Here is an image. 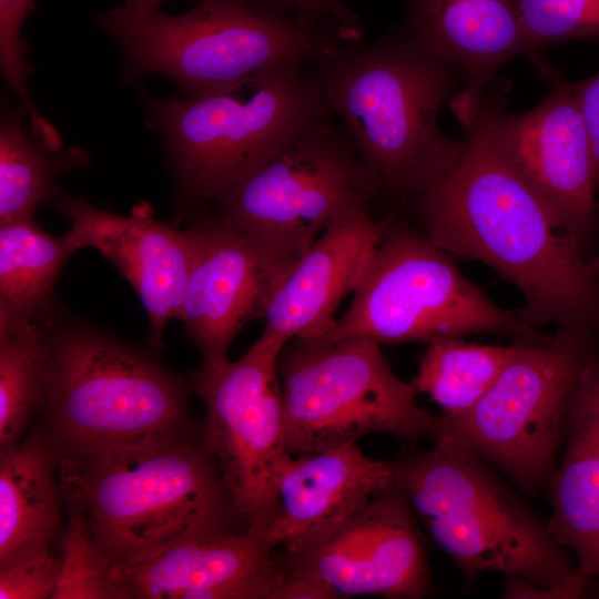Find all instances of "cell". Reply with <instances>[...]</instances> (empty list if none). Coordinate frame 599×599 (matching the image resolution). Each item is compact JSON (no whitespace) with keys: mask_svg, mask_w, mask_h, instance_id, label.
Returning a JSON list of instances; mask_svg holds the SVG:
<instances>
[{"mask_svg":"<svg viewBox=\"0 0 599 599\" xmlns=\"http://www.w3.org/2000/svg\"><path fill=\"white\" fill-rule=\"evenodd\" d=\"M508 84L461 90L449 108L465 148L414 202L425 235L449 255L476 260L515 285L521 317L599 335V278L508 154L499 131Z\"/></svg>","mask_w":599,"mask_h":599,"instance_id":"6da1fadb","label":"cell"},{"mask_svg":"<svg viewBox=\"0 0 599 599\" xmlns=\"http://www.w3.org/2000/svg\"><path fill=\"white\" fill-rule=\"evenodd\" d=\"M418 524L467 583L505 577L504 598H579L581 573L542 520L444 420L433 446L394 460Z\"/></svg>","mask_w":599,"mask_h":599,"instance_id":"7a4b0ae2","label":"cell"},{"mask_svg":"<svg viewBox=\"0 0 599 599\" xmlns=\"http://www.w3.org/2000/svg\"><path fill=\"white\" fill-rule=\"evenodd\" d=\"M313 65L379 197L415 202L464 150L437 123L464 75L406 30L370 43L346 40Z\"/></svg>","mask_w":599,"mask_h":599,"instance_id":"3957f363","label":"cell"},{"mask_svg":"<svg viewBox=\"0 0 599 599\" xmlns=\"http://www.w3.org/2000/svg\"><path fill=\"white\" fill-rule=\"evenodd\" d=\"M92 535L113 566L148 559L184 540L246 530L222 481L202 422L108 450L79 465Z\"/></svg>","mask_w":599,"mask_h":599,"instance_id":"277c9868","label":"cell"},{"mask_svg":"<svg viewBox=\"0 0 599 599\" xmlns=\"http://www.w3.org/2000/svg\"><path fill=\"white\" fill-rule=\"evenodd\" d=\"M162 0H125L97 17L120 49L123 78L150 73L173 80L185 97L233 89L284 62L315 63L356 40L331 24L288 18L267 0H201L167 14Z\"/></svg>","mask_w":599,"mask_h":599,"instance_id":"5b68a950","label":"cell"},{"mask_svg":"<svg viewBox=\"0 0 599 599\" xmlns=\"http://www.w3.org/2000/svg\"><path fill=\"white\" fill-rule=\"evenodd\" d=\"M47 397L40 423L61 459L79 465L113 448L196 424L190 379L160 353L103 329L43 316Z\"/></svg>","mask_w":599,"mask_h":599,"instance_id":"8992f818","label":"cell"},{"mask_svg":"<svg viewBox=\"0 0 599 599\" xmlns=\"http://www.w3.org/2000/svg\"><path fill=\"white\" fill-rule=\"evenodd\" d=\"M146 124L161 138L181 204L213 202L313 131L333 122L314 68L268 67L240 85L199 97L144 94Z\"/></svg>","mask_w":599,"mask_h":599,"instance_id":"52a82bcc","label":"cell"},{"mask_svg":"<svg viewBox=\"0 0 599 599\" xmlns=\"http://www.w3.org/2000/svg\"><path fill=\"white\" fill-rule=\"evenodd\" d=\"M346 312L314 341L424 342L495 333L515 342L546 337L519 312L497 305L449 254L406 224L384 221L380 240Z\"/></svg>","mask_w":599,"mask_h":599,"instance_id":"ba28073f","label":"cell"},{"mask_svg":"<svg viewBox=\"0 0 599 599\" xmlns=\"http://www.w3.org/2000/svg\"><path fill=\"white\" fill-rule=\"evenodd\" d=\"M286 449L313 454L372 434L407 443L434 441L444 427L417 405L412 382L399 378L379 344L294 338L278 357Z\"/></svg>","mask_w":599,"mask_h":599,"instance_id":"9c48e42d","label":"cell"},{"mask_svg":"<svg viewBox=\"0 0 599 599\" xmlns=\"http://www.w3.org/2000/svg\"><path fill=\"white\" fill-rule=\"evenodd\" d=\"M592 335L557 328L517 348L465 415L445 424L522 491L545 488L564 445L569 403L592 357Z\"/></svg>","mask_w":599,"mask_h":599,"instance_id":"30bf717a","label":"cell"},{"mask_svg":"<svg viewBox=\"0 0 599 599\" xmlns=\"http://www.w3.org/2000/svg\"><path fill=\"white\" fill-rule=\"evenodd\" d=\"M378 192L342 124L324 125L213 202L215 220L297 261L331 226Z\"/></svg>","mask_w":599,"mask_h":599,"instance_id":"8fae6325","label":"cell"},{"mask_svg":"<svg viewBox=\"0 0 599 599\" xmlns=\"http://www.w3.org/2000/svg\"><path fill=\"white\" fill-rule=\"evenodd\" d=\"M287 339L264 332L237 361L201 365L190 385L203 402L204 439L246 530L261 538L277 510L286 457L278 357Z\"/></svg>","mask_w":599,"mask_h":599,"instance_id":"7c38bea8","label":"cell"},{"mask_svg":"<svg viewBox=\"0 0 599 599\" xmlns=\"http://www.w3.org/2000/svg\"><path fill=\"white\" fill-rule=\"evenodd\" d=\"M284 570L319 587L326 599H418L432 590L422 527L397 484L304 550Z\"/></svg>","mask_w":599,"mask_h":599,"instance_id":"4fadbf2b","label":"cell"},{"mask_svg":"<svg viewBox=\"0 0 599 599\" xmlns=\"http://www.w3.org/2000/svg\"><path fill=\"white\" fill-rule=\"evenodd\" d=\"M186 231L190 265L177 319L199 348L201 365L220 364L243 327L264 318L296 261L215 219Z\"/></svg>","mask_w":599,"mask_h":599,"instance_id":"5bb4252c","label":"cell"},{"mask_svg":"<svg viewBox=\"0 0 599 599\" xmlns=\"http://www.w3.org/2000/svg\"><path fill=\"white\" fill-rule=\"evenodd\" d=\"M504 145L567 236L580 248L599 215L589 136L575 83L557 80L545 99L521 114L502 112Z\"/></svg>","mask_w":599,"mask_h":599,"instance_id":"9a60e30c","label":"cell"},{"mask_svg":"<svg viewBox=\"0 0 599 599\" xmlns=\"http://www.w3.org/2000/svg\"><path fill=\"white\" fill-rule=\"evenodd\" d=\"M58 209L71 223L65 234L71 248L97 250L131 284L149 318L148 346L161 353L164 329L179 318L183 301L190 265L186 229L156 220L148 204L124 216L63 195Z\"/></svg>","mask_w":599,"mask_h":599,"instance_id":"2e32d148","label":"cell"},{"mask_svg":"<svg viewBox=\"0 0 599 599\" xmlns=\"http://www.w3.org/2000/svg\"><path fill=\"white\" fill-rule=\"evenodd\" d=\"M113 576L129 599H277L285 570L265 539L235 530L113 566Z\"/></svg>","mask_w":599,"mask_h":599,"instance_id":"e0dca14e","label":"cell"},{"mask_svg":"<svg viewBox=\"0 0 599 599\" xmlns=\"http://www.w3.org/2000/svg\"><path fill=\"white\" fill-rule=\"evenodd\" d=\"M395 485L394 460L369 457L356 443L290 454L277 477L276 515L263 539L282 555H295Z\"/></svg>","mask_w":599,"mask_h":599,"instance_id":"ac0fdd59","label":"cell"},{"mask_svg":"<svg viewBox=\"0 0 599 599\" xmlns=\"http://www.w3.org/2000/svg\"><path fill=\"white\" fill-rule=\"evenodd\" d=\"M383 226L363 209L326 230L277 287L263 331L287 341L325 335L336 322L341 302L358 285Z\"/></svg>","mask_w":599,"mask_h":599,"instance_id":"d6986e66","label":"cell"},{"mask_svg":"<svg viewBox=\"0 0 599 599\" xmlns=\"http://www.w3.org/2000/svg\"><path fill=\"white\" fill-rule=\"evenodd\" d=\"M405 30L478 92L509 60L544 50L526 33L515 0H407Z\"/></svg>","mask_w":599,"mask_h":599,"instance_id":"ffe728a7","label":"cell"},{"mask_svg":"<svg viewBox=\"0 0 599 599\" xmlns=\"http://www.w3.org/2000/svg\"><path fill=\"white\" fill-rule=\"evenodd\" d=\"M565 450L546 487L555 539L577 557L578 570L599 580V352H595L572 393Z\"/></svg>","mask_w":599,"mask_h":599,"instance_id":"44dd1931","label":"cell"},{"mask_svg":"<svg viewBox=\"0 0 599 599\" xmlns=\"http://www.w3.org/2000/svg\"><path fill=\"white\" fill-rule=\"evenodd\" d=\"M60 460L41 423L0 450V569L51 555L65 504Z\"/></svg>","mask_w":599,"mask_h":599,"instance_id":"7402d4cb","label":"cell"},{"mask_svg":"<svg viewBox=\"0 0 599 599\" xmlns=\"http://www.w3.org/2000/svg\"><path fill=\"white\" fill-rule=\"evenodd\" d=\"M74 251L65 235L47 233L34 217L0 224V331L45 316Z\"/></svg>","mask_w":599,"mask_h":599,"instance_id":"603a6c76","label":"cell"},{"mask_svg":"<svg viewBox=\"0 0 599 599\" xmlns=\"http://www.w3.org/2000/svg\"><path fill=\"white\" fill-rule=\"evenodd\" d=\"M27 114L18 106L2 102L0 119V224L33 217L39 204L62 197L57 177L89 163L87 152L78 146L52 151L33 133L23 120Z\"/></svg>","mask_w":599,"mask_h":599,"instance_id":"cb8c5ba5","label":"cell"},{"mask_svg":"<svg viewBox=\"0 0 599 599\" xmlns=\"http://www.w3.org/2000/svg\"><path fill=\"white\" fill-rule=\"evenodd\" d=\"M516 348L517 342L498 346L436 339L427 344L412 384L441 409L444 419H456L484 397Z\"/></svg>","mask_w":599,"mask_h":599,"instance_id":"d4e9b609","label":"cell"},{"mask_svg":"<svg viewBox=\"0 0 599 599\" xmlns=\"http://www.w3.org/2000/svg\"><path fill=\"white\" fill-rule=\"evenodd\" d=\"M48 344L43 317L0 331V450L17 445L44 406Z\"/></svg>","mask_w":599,"mask_h":599,"instance_id":"484cf974","label":"cell"},{"mask_svg":"<svg viewBox=\"0 0 599 599\" xmlns=\"http://www.w3.org/2000/svg\"><path fill=\"white\" fill-rule=\"evenodd\" d=\"M67 527L60 539V573L51 599H129L113 565L93 538L88 510L74 480L60 468Z\"/></svg>","mask_w":599,"mask_h":599,"instance_id":"4316f807","label":"cell"},{"mask_svg":"<svg viewBox=\"0 0 599 599\" xmlns=\"http://www.w3.org/2000/svg\"><path fill=\"white\" fill-rule=\"evenodd\" d=\"M33 2L0 0V70L3 80L18 97L19 108L27 114L32 133L50 150L59 151L62 139L37 109L27 85V45L22 38V26Z\"/></svg>","mask_w":599,"mask_h":599,"instance_id":"83f0119b","label":"cell"},{"mask_svg":"<svg viewBox=\"0 0 599 599\" xmlns=\"http://www.w3.org/2000/svg\"><path fill=\"white\" fill-rule=\"evenodd\" d=\"M528 37L548 44L599 38V0H515Z\"/></svg>","mask_w":599,"mask_h":599,"instance_id":"f1b7e54d","label":"cell"},{"mask_svg":"<svg viewBox=\"0 0 599 599\" xmlns=\"http://www.w3.org/2000/svg\"><path fill=\"white\" fill-rule=\"evenodd\" d=\"M60 565V557L49 555L0 569V599H51Z\"/></svg>","mask_w":599,"mask_h":599,"instance_id":"f546056e","label":"cell"},{"mask_svg":"<svg viewBox=\"0 0 599 599\" xmlns=\"http://www.w3.org/2000/svg\"><path fill=\"white\" fill-rule=\"evenodd\" d=\"M579 111L585 123L591 149L593 183L599 191V71L575 83Z\"/></svg>","mask_w":599,"mask_h":599,"instance_id":"4dcf8cb0","label":"cell"},{"mask_svg":"<svg viewBox=\"0 0 599 599\" xmlns=\"http://www.w3.org/2000/svg\"><path fill=\"white\" fill-rule=\"evenodd\" d=\"M296 10V17L311 23H347L353 19L343 0H274Z\"/></svg>","mask_w":599,"mask_h":599,"instance_id":"1f68e13d","label":"cell"},{"mask_svg":"<svg viewBox=\"0 0 599 599\" xmlns=\"http://www.w3.org/2000/svg\"><path fill=\"white\" fill-rule=\"evenodd\" d=\"M587 268L589 273L599 278V254L595 257H591L589 260H586Z\"/></svg>","mask_w":599,"mask_h":599,"instance_id":"d6a6232c","label":"cell"},{"mask_svg":"<svg viewBox=\"0 0 599 599\" xmlns=\"http://www.w3.org/2000/svg\"><path fill=\"white\" fill-rule=\"evenodd\" d=\"M598 211H599V202H598Z\"/></svg>","mask_w":599,"mask_h":599,"instance_id":"836d02e7","label":"cell"}]
</instances>
